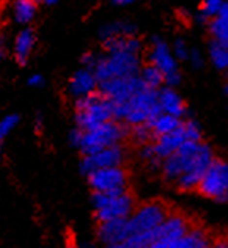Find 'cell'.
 <instances>
[{
	"label": "cell",
	"instance_id": "1",
	"mask_svg": "<svg viewBox=\"0 0 228 248\" xmlns=\"http://www.w3.org/2000/svg\"><path fill=\"white\" fill-rule=\"evenodd\" d=\"M212 159V149L201 140H184L177 151L162 159V171L168 181H177L182 190H191L198 186Z\"/></svg>",
	"mask_w": 228,
	"mask_h": 248
},
{
	"label": "cell",
	"instance_id": "2",
	"mask_svg": "<svg viewBox=\"0 0 228 248\" xmlns=\"http://www.w3.org/2000/svg\"><path fill=\"white\" fill-rule=\"evenodd\" d=\"M162 112L158 101V90L142 88L129 97L128 102L114 104V120L125 121L129 126L149 123Z\"/></svg>",
	"mask_w": 228,
	"mask_h": 248
},
{
	"label": "cell",
	"instance_id": "3",
	"mask_svg": "<svg viewBox=\"0 0 228 248\" xmlns=\"http://www.w3.org/2000/svg\"><path fill=\"white\" fill-rule=\"evenodd\" d=\"M142 68L140 54L131 52H109L106 57H96L95 66L91 68L98 82L110 79V77H131L139 74Z\"/></svg>",
	"mask_w": 228,
	"mask_h": 248
},
{
	"label": "cell",
	"instance_id": "4",
	"mask_svg": "<svg viewBox=\"0 0 228 248\" xmlns=\"http://www.w3.org/2000/svg\"><path fill=\"white\" fill-rule=\"evenodd\" d=\"M109 120H114V104L98 90L76 99V123L82 130Z\"/></svg>",
	"mask_w": 228,
	"mask_h": 248
},
{
	"label": "cell",
	"instance_id": "5",
	"mask_svg": "<svg viewBox=\"0 0 228 248\" xmlns=\"http://www.w3.org/2000/svg\"><path fill=\"white\" fill-rule=\"evenodd\" d=\"M128 134H129V130L121 121H116V120L104 121L91 129L82 130L79 149L83 154L96 153L102 148L118 145Z\"/></svg>",
	"mask_w": 228,
	"mask_h": 248
},
{
	"label": "cell",
	"instance_id": "6",
	"mask_svg": "<svg viewBox=\"0 0 228 248\" xmlns=\"http://www.w3.org/2000/svg\"><path fill=\"white\" fill-rule=\"evenodd\" d=\"M93 206L96 209V218L99 221L112 218H128L134 211V200L126 192L123 193H107L95 192Z\"/></svg>",
	"mask_w": 228,
	"mask_h": 248
},
{
	"label": "cell",
	"instance_id": "7",
	"mask_svg": "<svg viewBox=\"0 0 228 248\" xmlns=\"http://www.w3.org/2000/svg\"><path fill=\"white\" fill-rule=\"evenodd\" d=\"M197 188L208 198L227 201L228 198V165L220 159H212L205 170Z\"/></svg>",
	"mask_w": 228,
	"mask_h": 248
},
{
	"label": "cell",
	"instance_id": "8",
	"mask_svg": "<svg viewBox=\"0 0 228 248\" xmlns=\"http://www.w3.org/2000/svg\"><path fill=\"white\" fill-rule=\"evenodd\" d=\"M142 88H145V83L142 82L139 74L131 77H110V79L98 82V91L112 104L128 102L129 97Z\"/></svg>",
	"mask_w": 228,
	"mask_h": 248
},
{
	"label": "cell",
	"instance_id": "9",
	"mask_svg": "<svg viewBox=\"0 0 228 248\" xmlns=\"http://www.w3.org/2000/svg\"><path fill=\"white\" fill-rule=\"evenodd\" d=\"M87 178L95 192L123 193L128 190V174L121 165L95 170Z\"/></svg>",
	"mask_w": 228,
	"mask_h": 248
},
{
	"label": "cell",
	"instance_id": "10",
	"mask_svg": "<svg viewBox=\"0 0 228 248\" xmlns=\"http://www.w3.org/2000/svg\"><path fill=\"white\" fill-rule=\"evenodd\" d=\"M165 217H167V207L162 203H159V201L143 204L137 211H132V214L128 217L129 234L151 231L154 228H158Z\"/></svg>",
	"mask_w": 228,
	"mask_h": 248
},
{
	"label": "cell",
	"instance_id": "11",
	"mask_svg": "<svg viewBox=\"0 0 228 248\" xmlns=\"http://www.w3.org/2000/svg\"><path fill=\"white\" fill-rule=\"evenodd\" d=\"M125 162V151L120 145H112L107 148H102L99 151L85 154L81 162V171L82 174L88 176L91 171L106 167H118Z\"/></svg>",
	"mask_w": 228,
	"mask_h": 248
},
{
	"label": "cell",
	"instance_id": "12",
	"mask_svg": "<svg viewBox=\"0 0 228 248\" xmlns=\"http://www.w3.org/2000/svg\"><path fill=\"white\" fill-rule=\"evenodd\" d=\"M189 221L182 215H168L164 221L156 228L158 240L153 244L151 248H173L175 242L181 239L189 231Z\"/></svg>",
	"mask_w": 228,
	"mask_h": 248
},
{
	"label": "cell",
	"instance_id": "13",
	"mask_svg": "<svg viewBox=\"0 0 228 248\" xmlns=\"http://www.w3.org/2000/svg\"><path fill=\"white\" fill-rule=\"evenodd\" d=\"M128 236H129L128 218H112V220L99 221L98 239L104 245L112 248H121Z\"/></svg>",
	"mask_w": 228,
	"mask_h": 248
},
{
	"label": "cell",
	"instance_id": "14",
	"mask_svg": "<svg viewBox=\"0 0 228 248\" xmlns=\"http://www.w3.org/2000/svg\"><path fill=\"white\" fill-rule=\"evenodd\" d=\"M148 62L154 64L156 68H159L162 73L167 74L170 71L178 69L177 66V58L173 57L172 49L162 38L154 36L151 49L148 52Z\"/></svg>",
	"mask_w": 228,
	"mask_h": 248
},
{
	"label": "cell",
	"instance_id": "15",
	"mask_svg": "<svg viewBox=\"0 0 228 248\" xmlns=\"http://www.w3.org/2000/svg\"><path fill=\"white\" fill-rule=\"evenodd\" d=\"M98 90V79L93 71L88 68H82L71 76L68 83V91L73 97H82L90 93H95Z\"/></svg>",
	"mask_w": 228,
	"mask_h": 248
},
{
	"label": "cell",
	"instance_id": "16",
	"mask_svg": "<svg viewBox=\"0 0 228 248\" xmlns=\"http://www.w3.org/2000/svg\"><path fill=\"white\" fill-rule=\"evenodd\" d=\"M184 140H186L184 134H182V129H181V124H179L178 129H175V130H172V132L158 137V141L153 145L154 155L159 160L165 159L167 155H170L172 153L177 151V149L179 148V145Z\"/></svg>",
	"mask_w": 228,
	"mask_h": 248
},
{
	"label": "cell",
	"instance_id": "17",
	"mask_svg": "<svg viewBox=\"0 0 228 248\" xmlns=\"http://www.w3.org/2000/svg\"><path fill=\"white\" fill-rule=\"evenodd\" d=\"M158 101H159V107L164 113H170L173 116L181 118L186 112L184 101H182V97L172 87H167L158 91Z\"/></svg>",
	"mask_w": 228,
	"mask_h": 248
},
{
	"label": "cell",
	"instance_id": "18",
	"mask_svg": "<svg viewBox=\"0 0 228 248\" xmlns=\"http://www.w3.org/2000/svg\"><path fill=\"white\" fill-rule=\"evenodd\" d=\"M35 43H36V36L32 29H24L17 33L15 41V57L19 64L27 63L32 50L35 47Z\"/></svg>",
	"mask_w": 228,
	"mask_h": 248
},
{
	"label": "cell",
	"instance_id": "19",
	"mask_svg": "<svg viewBox=\"0 0 228 248\" xmlns=\"http://www.w3.org/2000/svg\"><path fill=\"white\" fill-rule=\"evenodd\" d=\"M210 31L212 35V40L228 44V5L224 3L222 8L219 10L216 16H212L210 21Z\"/></svg>",
	"mask_w": 228,
	"mask_h": 248
},
{
	"label": "cell",
	"instance_id": "20",
	"mask_svg": "<svg viewBox=\"0 0 228 248\" xmlns=\"http://www.w3.org/2000/svg\"><path fill=\"white\" fill-rule=\"evenodd\" d=\"M104 47L107 52H131V54H140L142 50V43L137 40L135 36H115L104 40Z\"/></svg>",
	"mask_w": 228,
	"mask_h": 248
},
{
	"label": "cell",
	"instance_id": "21",
	"mask_svg": "<svg viewBox=\"0 0 228 248\" xmlns=\"http://www.w3.org/2000/svg\"><path fill=\"white\" fill-rule=\"evenodd\" d=\"M38 3L35 0H15L13 2V17L17 24L27 25L35 19Z\"/></svg>",
	"mask_w": 228,
	"mask_h": 248
},
{
	"label": "cell",
	"instance_id": "22",
	"mask_svg": "<svg viewBox=\"0 0 228 248\" xmlns=\"http://www.w3.org/2000/svg\"><path fill=\"white\" fill-rule=\"evenodd\" d=\"M210 237L203 230H191L175 242L173 248H206L210 247Z\"/></svg>",
	"mask_w": 228,
	"mask_h": 248
},
{
	"label": "cell",
	"instance_id": "23",
	"mask_svg": "<svg viewBox=\"0 0 228 248\" xmlns=\"http://www.w3.org/2000/svg\"><path fill=\"white\" fill-rule=\"evenodd\" d=\"M179 124H181V121H179L178 116H173L170 113H164V112H161L156 118H153L151 121H149V126H151V129H153L154 137L172 132V130L179 127Z\"/></svg>",
	"mask_w": 228,
	"mask_h": 248
},
{
	"label": "cell",
	"instance_id": "24",
	"mask_svg": "<svg viewBox=\"0 0 228 248\" xmlns=\"http://www.w3.org/2000/svg\"><path fill=\"white\" fill-rule=\"evenodd\" d=\"M137 33V27L132 22H112L107 24L99 30V36L101 40H109V38H115V36H135Z\"/></svg>",
	"mask_w": 228,
	"mask_h": 248
},
{
	"label": "cell",
	"instance_id": "25",
	"mask_svg": "<svg viewBox=\"0 0 228 248\" xmlns=\"http://www.w3.org/2000/svg\"><path fill=\"white\" fill-rule=\"evenodd\" d=\"M139 77L142 79V82L145 83V87H148V88L158 90V88L162 87V85H164V73H162L159 68H156L154 64H151V63L147 64V66L140 68Z\"/></svg>",
	"mask_w": 228,
	"mask_h": 248
},
{
	"label": "cell",
	"instance_id": "26",
	"mask_svg": "<svg viewBox=\"0 0 228 248\" xmlns=\"http://www.w3.org/2000/svg\"><path fill=\"white\" fill-rule=\"evenodd\" d=\"M210 58L217 69L224 71L228 66V44L212 40L210 44Z\"/></svg>",
	"mask_w": 228,
	"mask_h": 248
},
{
	"label": "cell",
	"instance_id": "27",
	"mask_svg": "<svg viewBox=\"0 0 228 248\" xmlns=\"http://www.w3.org/2000/svg\"><path fill=\"white\" fill-rule=\"evenodd\" d=\"M131 134H132V139L137 143H142V145H145V143H149L153 137H154L153 129H151V126H149V123L135 124V126H132V132Z\"/></svg>",
	"mask_w": 228,
	"mask_h": 248
},
{
	"label": "cell",
	"instance_id": "28",
	"mask_svg": "<svg viewBox=\"0 0 228 248\" xmlns=\"http://www.w3.org/2000/svg\"><path fill=\"white\" fill-rule=\"evenodd\" d=\"M181 129H182V134H184V139L186 140H195V141H200L201 140V126L194 120H189L186 123H181Z\"/></svg>",
	"mask_w": 228,
	"mask_h": 248
},
{
	"label": "cell",
	"instance_id": "29",
	"mask_svg": "<svg viewBox=\"0 0 228 248\" xmlns=\"http://www.w3.org/2000/svg\"><path fill=\"white\" fill-rule=\"evenodd\" d=\"M19 116L17 115H8L3 120H0V148H2L5 139L11 134V130L17 126Z\"/></svg>",
	"mask_w": 228,
	"mask_h": 248
},
{
	"label": "cell",
	"instance_id": "30",
	"mask_svg": "<svg viewBox=\"0 0 228 248\" xmlns=\"http://www.w3.org/2000/svg\"><path fill=\"white\" fill-rule=\"evenodd\" d=\"M224 3H225V0H203L200 13H203L208 19H211L212 16L217 15Z\"/></svg>",
	"mask_w": 228,
	"mask_h": 248
},
{
	"label": "cell",
	"instance_id": "31",
	"mask_svg": "<svg viewBox=\"0 0 228 248\" xmlns=\"http://www.w3.org/2000/svg\"><path fill=\"white\" fill-rule=\"evenodd\" d=\"M172 54L175 58H178V60H186L187 55H189V47L187 44L184 43V40H177L173 44V49H172Z\"/></svg>",
	"mask_w": 228,
	"mask_h": 248
},
{
	"label": "cell",
	"instance_id": "32",
	"mask_svg": "<svg viewBox=\"0 0 228 248\" xmlns=\"http://www.w3.org/2000/svg\"><path fill=\"white\" fill-rule=\"evenodd\" d=\"M179 82H181V76L178 73V69L170 71V73L164 74V83L167 85V87L175 88L177 85H179Z\"/></svg>",
	"mask_w": 228,
	"mask_h": 248
},
{
	"label": "cell",
	"instance_id": "33",
	"mask_svg": "<svg viewBox=\"0 0 228 248\" xmlns=\"http://www.w3.org/2000/svg\"><path fill=\"white\" fill-rule=\"evenodd\" d=\"M187 58H189V62H191V64H192V66H194L195 69L201 68V66H203V63H205L203 57H201V54H200V52H198L197 49H194V50L189 52Z\"/></svg>",
	"mask_w": 228,
	"mask_h": 248
},
{
	"label": "cell",
	"instance_id": "34",
	"mask_svg": "<svg viewBox=\"0 0 228 248\" xmlns=\"http://www.w3.org/2000/svg\"><path fill=\"white\" fill-rule=\"evenodd\" d=\"M81 139H82V129L77 127V129H73L69 132V143L76 148H79V143H81Z\"/></svg>",
	"mask_w": 228,
	"mask_h": 248
},
{
	"label": "cell",
	"instance_id": "35",
	"mask_svg": "<svg viewBox=\"0 0 228 248\" xmlns=\"http://www.w3.org/2000/svg\"><path fill=\"white\" fill-rule=\"evenodd\" d=\"M27 83L30 85V87H33V88H41L44 85V77L41 74H33V76H30V79L27 80Z\"/></svg>",
	"mask_w": 228,
	"mask_h": 248
},
{
	"label": "cell",
	"instance_id": "36",
	"mask_svg": "<svg viewBox=\"0 0 228 248\" xmlns=\"http://www.w3.org/2000/svg\"><path fill=\"white\" fill-rule=\"evenodd\" d=\"M82 66L83 68H88V69H91L95 66V62H96V55H93V54H85L82 57Z\"/></svg>",
	"mask_w": 228,
	"mask_h": 248
},
{
	"label": "cell",
	"instance_id": "37",
	"mask_svg": "<svg viewBox=\"0 0 228 248\" xmlns=\"http://www.w3.org/2000/svg\"><path fill=\"white\" fill-rule=\"evenodd\" d=\"M134 2H137V0H114L115 5H131Z\"/></svg>",
	"mask_w": 228,
	"mask_h": 248
},
{
	"label": "cell",
	"instance_id": "38",
	"mask_svg": "<svg viewBox=\"0 0 228 248\" xmlns=\"http://www.w3.org/2000/svg\"><path fill=\"white\" fill-rule=\"evenodd\" d=\"M36 3H43V5H55L58 0H35Z\"/></svg>",
	"mask_w": 228,
	"mask_h": 248
},
{
	"label": "cell",
	"instance_id": "39",
	"mask_svg": "<svg viewBox=\"0 0 228 248\" xmlns=\"http://www.w3.org/2000/svg\"><path fill=\"white\" fill-rule=\"evenodd\" d=\"M41 126H43V118H41V116H38V118H36V130H40Z\"/></svg>",
	"mask_w": 228,
	"mask_h": 248
},
{
	"label": "cell",
	"instance_id": "40",
	"mask_svg": "<svg viewBox=\"0 0 228 248\" xmlns=\"http://www.w3.org/2000/svg\"><path fill=\"white\" fill-rule=\"evenodd\" d=\"M3 55H5V50H3L2 43H0V60H2V58H3Z\"/></svg>",
	"mask_w": 228,
	"mask_h": 248
}]
</instances>
